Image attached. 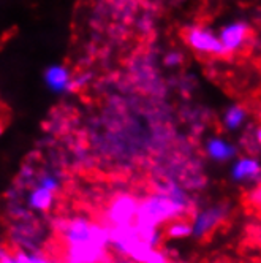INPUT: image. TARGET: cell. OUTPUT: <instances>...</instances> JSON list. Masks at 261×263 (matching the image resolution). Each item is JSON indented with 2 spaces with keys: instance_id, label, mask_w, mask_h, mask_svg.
<instances>
[{
  "instance_id": "13",
  "label": "cell",
  "mask_w": 261,
  "mask_h": 263,
  "mask_svg": "<svg viewBox=\"0 0 261 263\" xmlns=\"http://www.w3.org/2000/svg\"><path fill=\"white\" fill-rule=\"evenodd\" d=\"M247 109L240 105H230L225 108L223 111V116H222V122L223 127H225L228 132H237L242 127L246 125L247 122Z\"/></svg>"
},
{
  "instance_id": "12",
  "label": "cell",
  "mask_w": 261,
  "mask_h": 263,
  "mask_svg": "<svg viewBox=\"0 0 261 263\" xmlns=\"http://www.w3.org/2000/svg\"><path fill=\"white\" fill-rule=\"evenodd\" d=\"M45 81L54 92H67L74 87V80L70 71L62 65H52L45 73Z\"/></svg>"
},
{
  "instance_id": "6",
  "label": "cell",
  "mask_w": 261,
  "mask_h": 263,
  "mask_svg": "<svg viewBox=\"0 0 261 263\" xmlns=\"http://www.w3.org/2000/svg\"><path fill=\"white\" fill-rule=\"evenodd\" d=\"M231 213V206L227 201H218L204 206L192 216V227L195 239H203L212 235L218 227L227 222Z\"/></svg>"
},
{
  "instance_id": "11",
  "label": "cell",
  "mask_w": 261,
  "mask_h": 263,
  "mask_svg": "<svg viewBox=\"0 0 261 263\" xmlns=\"http://www.w3.org/2000/svg\"><path fill=\"white\" fill-rule=\"evenodd\" d=\"M0 263H57V261L40 251H29L23 248H16V249L0 248Z\"/></svg>"
},
{
  "instance_id": "10",
  "label": "cell",
  "mask_w": 261,
  "mask_h": 263,
  "mask_svg": "<svg viewBox=\"0 0 261 263\" xmlns=\"http://www.w3.org/2000/svg\"><path fill=\"white\" fill-rule=\"evenodd\" d=\"M204 153L214 163H231L237 157V146L223 137H211L204 143Z\"/></svg>"
},
{
  "instance_id": "9",
  "label": "cell",
  "mask_w": 261,
  "mask_h": 263,
  "mask_svg": "<svg viewBox=\"0 0 261 263\" xmlns=\"http://www.w3.org/2000/svg\"><path fill=\"white\" fill-rule=\"evenodd\" d=\"M230 179L239 185H256L261 182V160L255 156H239L230 165Z\"/></svg>"
},
{
  "instance_id": "4",
  "label": "cell",
  "mask_w": 261,
  "mask_h": 263,
  "mask_svg": "<svg viewBox=\"0 0 261 263\" xmlns=\"http://www.w3.org/2000/svg\"><path fill=\"white\" fill-rule=\"evenodd\" d=\"M139 200L141 198H138L136 194L128 191L113 194L105 204L100 220L108 229L127 227V225L135 223L139 208Z\"/></svg>"
},
{
  "instance_id": "19",
  "label": "cell",
  "mask_w": 261,
  "mask_h": 263,
  "mask_svg": "<svg viewBox=\"0 0 261 263\" xmlns=\"http://www.w3.org/2000/svg\"><path fill=\"white\" fill-rule=\"evenodd\" d=\"M0 134H2V124H0Z\"/></svg>"
},
{
  "instance_id": "2",
  "label": "cell",
  "mask_w": 261,
  "mask_h": 263,
  "mask_svg": "<svg viewBox=\"0 0 261 263\" xmlns=\"http://www.w3.org/2000/svg\"><path fill=\"white\" fill-rule=\"evenodd\" d=\"M192 200L176 179L163 181L152 194L139 200L135 223L144 229H162L174 219L187 217Z\"/></svg>"
},
{
  "instance_id": "18",
  "label": "cell",
  "mask_w": 261,
  "mask_h": 263,
  "mask_svg": "<svg viewBox=\"0 0 261 263\" xmlns=\"http://www.w3.org/2000/svg\"><path fill=\"white\" fill-rule=\"evenodd\" d=\"M211 263H223V261H220V260H215V261H211Z\"/></svg>"
},
{
  "instance_id": "7",
  "label": "cell",
  "mask_w": 261,
  "mask_h": 263,
  "mask_svg": "<svg viewBox=\"0 0 261 263\" xmlns=\"http://www.w3.org/2000/svg\"><path fill=\"white\" fill-rule=\"evenodd\" d=\"M184 40L190 49L203 55H212V58H222L227 55L225 49L222 46L218 32L211 27L193 24L184 30Z\"/></svg>"
},
{
  "instance_id": "17",
  "label": "cell",
  "mask_w": 261,
  "mask_h": 263,
  "mask_svg": "<svg viewBox=\"0 0 261 263\" xmlns=\"http://www.w3.org/2000/svg\"><path fill=\"white\" fill-rule=\"evenodd\" d=\"M253 140L256 141L258 147H261V127H258V128L253 132Z\"/></svg>"
},
{
  "instance_id": "8",
  "label": "cell",
  "mask_w": 261,
  "mask_h": 263,
  "mask_svg": "<svg viewBox=\"0 0 261 263\" xmlns=\"http://www.w3.org/2000/svg\"><path fill=\"white\" fill-rule=\"evenodd\" d=\"M218 36L225 54H236L246 48L250 39V26L242 20H234L218 29Z\"/></svg>"
},
{
  "instance_id": "1",
  "label": "cell",
  "mask_w": 261,
  "mask_h": 263,
  "mask_svg": "<svg viewBox=\"0 0 261 263\" xmlns=\"http://www.w3.org/2000/svg\"><path fill=\"white\" fill-rule=\"evenodd\" d=\"M59 249L57 263H105L111 255L109 229L89 216L74 214L55 220Z\"/></svg>"
},
{
  "instance_id": "15",
  "label": "cell",
  "mask_w": 261,
  "mask_h": 263,
  "mask_svg": "<svg viewBox=\"0 0 261 263\" xmlns=\"http://www.w3.org/2000/svg\"><path fill=\"white\" fill-rule=\"evenodd\" d=\"M246 200H247L250 208H253L258 213H261V182L256 184V185H253L252 189L247 192Z\"/></svg>"
},
{
  "instance_id": "14",
  "label": "cell",
  "mask_w": 261,
  "mask_h": 263,
  "mask_svg": "<svg viewBox=\"0 0 261 263\" xmlns=\"http://www.w3.org/2000/svg\"><path fill=\"white\" fill-rule=\"evenodd\" d=\"M163 235L170 239H185L192 238L193 235V227H192V219L187 217H179L171 220L170 223L165 225Z\"/></svg>"
},
{
  "instance_id": "5",
  "label": "cell",
  "mask_w": 261,
  "mask_h": 263,
  "mask_svg": "<svg viewBox=\"0 0 261 263\" xmlns=\"http://www.w3.org/2000/svg\"><path fill=\"white\" fill-rule=\"evenodd\" d=\"M61 191V179L54 173H43L36 178L27 194V208L36 213H48Z\"/></svg>"
},
{
  "instance_id": "3",
  "label": "cell",
  "mask_w": 261,
  "mask_h": 263,
  "mask_svg": "<svg viewBox=\"0 0 261 263\" xmlns=\"http://www.w3.org/2000/svg\"><path fill=\"white\" fill-rule=\"evenodd\" d=\"M111 235V251L122 255L133 263H170L168 257L160 248L147 242L135 223L127 227L109 229Z\"/></svg>"
},
{
  "instance_id": "16",
  "label": "cell",
  "mask_w": 261,
  "mask_h": 263,
  "mask_svg": "<svg viewBox=\"0 0 261 263\" xmlns=\"http://www.w3.org/2000/svg\"><path fill=\"white\" fill-rule=\"evenodd\" d=\"M166 64L168 65H177L179 62H180V54H177V52H173V54H170V55H166Z\"/></svg>"
}]
</instances>
